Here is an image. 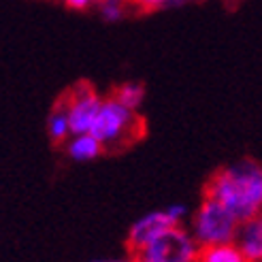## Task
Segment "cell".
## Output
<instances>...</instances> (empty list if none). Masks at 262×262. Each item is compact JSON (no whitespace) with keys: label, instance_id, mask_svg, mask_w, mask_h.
<instances>
[{"label":"cell","instance_id":"6da1fadb","mask_svg":"<svg viewBox=\"0 0 262 262\" xmlns=\"http://www.w3.org/2000/svg\"><path fill=\"white\" fill-rule=\"evenodd\" d=\"M203 196L224 205L239 222L262 213V164L239 160L215 171L205 183Z\"/></svg>","mask_w":262,"mask_h":262},{"label":"cell","instance_id":"7a4b0ae2","mask_svg":"<svg viewBox=\"0 0 262 262\" xmlns=\"http://www.w3.org/2000/svg\"><path fill=\"white\" fill-rule=\"evenodd\" d=\"M237 228H239V220L224 205L203 196V203L196 209L192 220V237L196 239V243L199 245L232 243Z\"/></svg>","mask_w":262,"mask_h":262},{"label":"cell","instance_id":"3957f363","mask_svg":"<svg viewBox=\"0 0 262 262\" xmlns=\"http://www.w3.org/2000/svg\"><path fill=\"white\" fill-rule=\"evenodd\" d=\"M199 243L190 232L179 224L166 228L156 239H151L141 252H137V262H196L199 258Z\"/></svg>","mask_w":262,"mask_h":262},{"label":"cell","instance_id":"277c9868","mask_svg":"<svg viewBox=\"0 0 262 262\" xmlns=\"http://www.w3.org/2000/svg\"><path fill=\"white\" fill-rule=\"evenodd\" d=\"M139 126L137 111L126 109L122 102H117L113 96L104 98L100 104V111L96 115V122L92 126L90 133L94 135L104 149H109L113 145H120L124 139L135 137L133 128Z\"/></svg>","mask_w":262,"mask_h":262},{"label":"cell","instance_id":"5b68a950","mask_svg":"<svg viewBox=\"0 0 262 262\" xmlns=\"http://www.w3.org/2000/svg\"><path fill=\"white\" fill-rule=\"evenodd\" d=\"M69 120H71V130L73 135H85L92 130L96 122V115L100 111V104L104 98H100L92 85L79 83L75 85L69 94Z\"/></svg>","mask_w":262,"mask_h":262},{"label":"cell","instance_id":"8992f818","mask_svg":"<svg viewBox=\"0 0 262 262\" xmlns=\"http://www.w3.org/2000/svg\"><path fill=\"white\" fill-rule=\"evenodd\" d=\"M171 226H177V222L166 211H151L147 215H143L141 220H137L135 224L130 226L128 237H126L128 256H135L137 252H141L151 239H156L160 232H164Z\"/></svg>","mask_w":262,"mask_h":262},{"label":"cell","instance_id":"52a82bcc","mask_svg":"<svg viewBox=\"0 0 262 262\" xmlns=\"http://www.w3.org/2000/svg\"><path fill=\"white\" fill-rule=\"evenodd\" d=\"M232 243L241 250L247 262H262V215L239 222Z\"/></svg>","mask_w":262,"mask_h":262},{"label":"cell","instance_id":"ba28073f","mask_svg":"<svg viewBox=\"0 0 262 262\" xmlns=\"http://www.w3.org/2000/svg\"><path fill=\"white\" fill-rule=\"evenodd\" d=\"M47 135L51 139L54 145H62L73 137L71 130V120H69V100L67 96L60 98L56 102V107L51 109L49 117H47Z\"/></svg>","mask_w":262,"mask_h":262},{"label":"cell","instance_id":"9c48e42d","mask_svg":"<svg viewBox=\"0 0 262 262\" xmlns=\"http://www.w3.org/2000/svg\"><path fill=\"white\" fill-rule=\"evenodd\" d=\"M64 145H67L69 158L75 162H92V160H96L98 156H102V151H104L102 143L92 133L73 135Z\"/></svg>","mask_w":262,"mask_h":262},{"label":"cell","instance_id":"30bf717a","mask_svg":"<svg viewBox=\"0 0 262 262\" xmlns=\"http://www.w3.org/2000/svg\"><path fill=\"white\" fill-rule=\"evenodd\" d=\"M196 262H247V258L234 243H220V245H201Z\"/></svg>","mask_w":262,"mask_h":262},{"label":"cell","instance_id":"8fae6325","mask_svg":"<svg viewBox=\"0 0 262 262\" xmlns=\"http://www.w3.org/2000/svg\"><path fill=\"white\" fill-rule=\"evenodd\" d=\"M113 98L117 102H122L126 109L130 111H139V107L145 100V85L139 81H126L122 85H117L113 92Z\"/></svg>","mask_w":262,"mask_h":262},{"label":"cell","instance_id":"7c38bea8","mask_svg":"<svg viewBox=\"0 0 262 262\" xmlns=\"http://www.w3.org/2000/svg\"><path fill=\"white\" fill-rule=\"evenodd\" d=\"M98 11L104 21H120L126 15V0H100Z\"/></svg>","mask_w":262,"mask_h":262},{"label":"cell","instance_id":"4fadbf2b","mask_svg":"<svg viewBox=\"0 0 262 262\" xmlns=\"http://www.w3.org/2000/svg\"><path fill=\"white\" fill-rule=\"evenodd\" d=\"M67 7L75 9V11H83V9H90L92 5H98L100 0H64Z\"/></svg>","mask_w":262,"mask_h":262},{"label":"cell","instance_id":"5bb4252c","mask_svg":"<svg viewBox=\"0 0 262 262\" xmlns=\"http://www.w3.org/2000/svg\"><path fill=\"white\" fill-rule=\"evenodd\" d=\"M135 3H137L141 9L151 11V9H160V7H164L168 0H135Z\"/></svg>","mask_w":262,"mask_h":262},{"label":"cell","instance_id":"9a60e30c","mask_svg":"<svg viewBox=\"0 0 262 262\" xmlns=\"http://www.w3.org/2000/svg\"><path fill=\"white\" fill-rule=\"evenodd\" d=\"M166 213L171 215V217L177 222V224H179L181 217L186 215V207H183V205H173V207H168V209H166Z\"/></svg>","mask_w":262,"mask_h":262},{"label":"cell","instance_id":"2e32d148","mask_svg":"<svg viewBox=\"0 0 262 262\" xmlns=\"http://www.w3.org/2000/svg\"><path fill=\"white\" fill-rule=\"evenodd\" d=\"M109 262H137V260H135V258H130V256H128V260H109Z\"/></svg>","mask_w":262,"mask_h":262},{"label":"cell","instance_id":"e0dca14e","mask_svg":"<svg viewBox=\"0 0 262 262\" xmlns=\"http://www.w3.org/2000/svg\"><path fill=\"white\" fill-rule=\"evenodd\" d=\"M260 215H262V213H260Z\"/></svg>","mask_w":262,"mask_h":262}]
</instances>
